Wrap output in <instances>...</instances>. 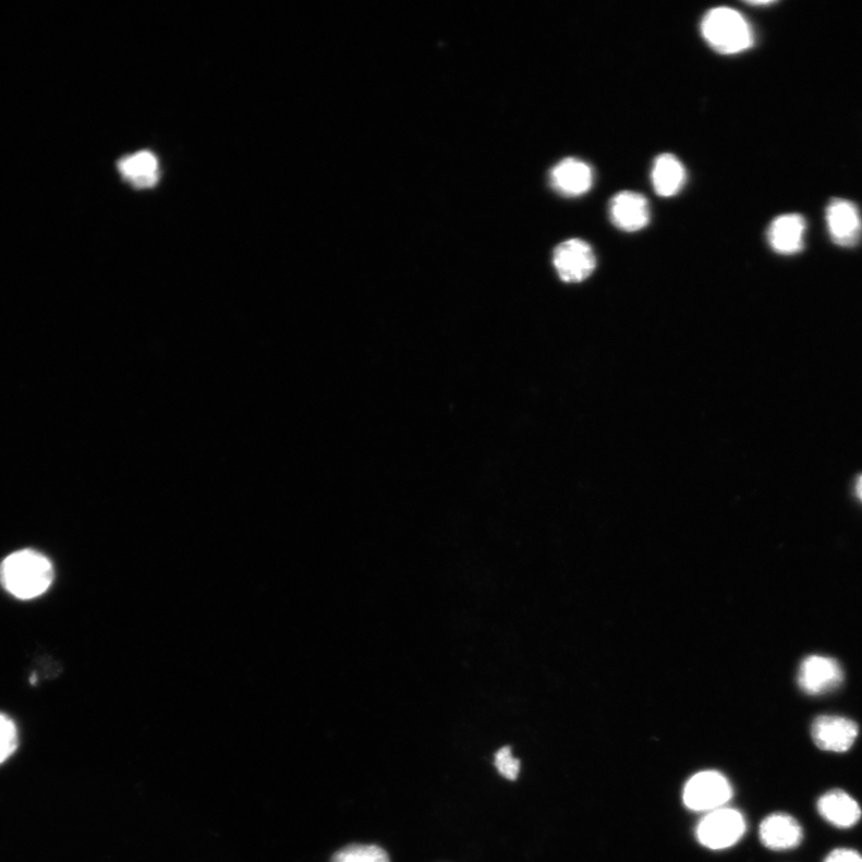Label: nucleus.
<instances>
[{
  "mask_svg": "<svg viewBox=\"0 0 862 862\" xmlns=\"http://www.w3.org/2000/svg\"><path fill=\"white\" fill-rule=\"evenodd\" d=\"M855 489L859 499L862 501V476L858 479Z\"/></svg>",
  "mask_w": 862,
  "mask_h": 862,
  "instance_id": "nucleus-20",
  "label": "nucleus"
},
{
  "mask_svg": "<svg viewBox=\"0 0 862 862\" xmlns=\"http://www.w3.org/2000/svg\"><path fill=\"white\" fill-rule=\"evenodd\" d=\"M821 816L837 828H851L861 818V809L857 801L840 789L825 793L818 800Z\"/></svg>",
  "mask_w": 862,
  "mask_h": 862,
  "instance_id": "nucleus-13",
  "label": "nucleus"
},
{
  "mask_svg": "<svg viewBox=\"0 0 862 862\" xmlns=\"http://www.w3.org/2000/svg\"><path fill=\"white\" fill-rule=\"evenodd\" d=\"M610 217L612 223L623 232H639L651 221L648 201L636 192L618 193L610 203Z\"/></svg>",
  "mask_w": 862,
  "mask_h": 862,
  "instance_id": "nucleus-9",
  "label": "nucleus"
},
{
  "mask_svg": "<svg viewBox=\"0 0 862 862\" xmlns=\"http://www.w3.org/2000/svg\"><path fill=\"white\" fill-rule=\"evenodd\" d=\"M592 168L584 161L569 157L556 165L550 173L554 190L566 197H579L593 186Z\"/></svg>",
  "mask_w": 862,
  "mask_h": 862,
  "instance_id": "nucleus-10",
  "label": "nucleus"
},
{
  "mask_svg": "<svg viewBox=\"0 0 862 862\" xmlns=\"http://www.w3.org/2000/svg\"><path fill=\"white\" fill-rule=\"evenodd\" d=\"M687 181L685 168L672 154H663L654 161L652 182L655 193L664 198L676 196Z\"/></svg>",
  "mask_w": 862,
  "mask_h": 862,
  "instance_id": "nucleus-15",
  "label": "nucleus"
},
{
  "mask_svg": "<svg viewBox=\"0 0 862 862\" xmlns=\"http://www.w3.org/2000/svg\"><path fill=\"white\" fill-rule=\"evenodd\" d=\"M859 736L858 725L842 716H819L812 725V738L816 745L830 752H842L851 749Z\"/></svg>",
  "mask_w": 862,
  "mask_h": 862,
  "instance_id": "nucleus-7",
  "label": "nucleus"
},
{
  "mask_svg": "<svg viewBox=\"0 0 862 862\" xmlns=\"http://www.w3.org/2000/svg\"><path fill=\"white\" fill-rule=\"evenodd\" d=\"M806 222L803 216L788 214L776 217L768 230L772 248L784 256H792L803 250Z\"/></svg>",
  "mask_w": 862,
  "mask_h": 862,
  "instance_id": "nucleus-12",
  "label": "nucleus"
},
{
  "mask_svg": "<svg viewBox=\"0 0 862 862\" xmlns=\"http://www.w3.org/2000/svg\"><path fill=\"white\" fill-rule=\"evenodd\" d=\"M761 841L772 851H789L803 841L804 833L800 824L785 813H775L764 819L760 828Z\"/></svg>",
  "mask_w": 862,
  "mask_h": 862,
  "instance_id": "nucleus-11",
  "label": "nucleus"
},
{
  "mask_svg": "<svg viewBox=\"0 0 862 862\" xmlns=\"http://www.w3.org/2000/svg\"><path fill=\"white\" fill-rule=\"evenodd\" d=\"M54 568L50 558L34 549L12 553L0 563V585L12 597L32 600L53 584Z\"/></svg>",
  "mask_w": 862,
  "mask_h": 862,
  "instance_id": "nucleus-1",
  "label": "nucleus"
},
{
  "mask_svg": "<svg viewBox=\"0 0 862 862\" xmlns=\"http://www.w3.org/2000/svg\"><path fill=\"white\" fill-rule=\"evenodd\" d=\"M746 831V822L742 813L733 809L721 808L708 812L697 825L699 842L713 849L730 848L742 839Z\"/></svg>",
  "mask_w": 862,
  "mask_h": 862,
  "instance_id": "nucleus-3",
  "label": "nucleus"
},
{
  "mask_svg": "<svg viewBox=\"0 0 862 862\" xmlns=\"http://www.w3.org/2000/svg\"><path fill=\"white\" fill-rule=\"evenodd\" d=\"M19 746V730L17 726L4 713H0V764H3L12 755Z\"/></svg>",
  "mask_w": 862,
  "mask_h": 862,
  "instance_id": "nucleus-17",
  "label": "nucleus"
},
{
  "mask_svg": "<svg viewBox=\"0 0 862 862\" xmlns=\"http://www.w3.org/2000/svg\"><path fill=\"white\" fill-rule=\"evenodd\" d=\"M843 671L834 659L812 655L800 665L798 683L808 695L818 696L839 688Z\"/></svg>",
  "mask_w": 862,
  "mask_h": 862,
  "instance_id": "nucleus-6",
  "label": "nucleus"
},
{
  "mask_svg": "<svg viewBox=\"0 0 862 862\" xmlns=\"http://www.w3.org/2000/svg\"><path fill=\"white\" fill-rule=\"evenodd\" d=\"M554 265L563 282L580 283L596 270L597 259L587 242L572 239L556 247Z\"/></svg>",
  "mask_w": 862,
  "mask_h": 862,
  "instance_id": "nucleus-5",
  "label": "nucleus"
},
{
  "mask_svg": "<svg viewBox=\"0 0 862 862\" xmlns=\"http://www.w3.org/2000/svg\"><path fill=\"white\" fill-rule=\"evenodd\" d=\"M733 797L726 777L715 770L701 772L691 777L683 791L685 806L695 812H712L724 808Z\"/></svg>",
  "mask_w": 862,
  "mask_h": 862,
  "instance_id": "nucleus-4",
  "label": "nucleus"
},
{
  "mask_svg": "<svg viewBox=\"0 0 862 862\" xmlns=\"http://www.w3.org/2000/svg\"><path fill=\"white\" fill-rule=\"evenodd\" d=\"M495 767L506 779L515 781L520 773V761L513 756L511 748L505 746L496 752Z\"/></svg>",
  "mask_w": 862,
  "mask_h": 862,
  "instance_id": "nucleus-18",
  "label": "nucleus"
},
{
  "mask_svg": "<svg viewBox=\"0 0 862 862\" xmlns=\"http://www.w3.org/2000/svg\"><path fill=\"white\" fill-rule=\"evenodd\" d=\"M332 862H391L383 848L372 845H351L337 852Z\"/></svg>",
  "mask_w": 862,
  "mask_h": 862,
  "instance_id": "nucleus-16",
  "label": "nucleus"
},
{
  "mask_svg": "<svg viewBox=\"0 0 862 862\" xmlns=\"http://www.w3.org/2000/svg\"><path fill=\"white\" fill-rule=\"evenodd\" d=\"M825 862H862V857L852 849L841 848L831 852Z\"/></svg>",
  "mask_w": 862,
  "mask_h": 862,
  "instance_id": "nucleus-19",
  "label": "nucleus"
},
{
  "mask_svg": "<svg viewBox=\"0 0 862 862\" xmlns=\"http://www.w3.org/2000/svg\"><path fill=\"white\" fill-rule=\"evenodd\" d=\"M701 28L704 40L720 54H737L754 45L755 36L749 22L731 8L709 10L703 17Z\"/></svg>",
  "mask_w": 862,
  "mask_h": 862,
  "instance_id": "nucleus-2",
  "label": "nucleus"
},
{
  "mask_svg": "<svg viewBox=\"0 0 862 862\" xmlns=\"http://www.w3.org/2000/svg\"><path fill=\"white\" fill-rule=\"evenodd\" d=\"M121 175L135 189H150L160 180L159 161L150 151L123 157L118 162Z\"/></svg>",
  "mask_w": 862,
  "mask_h": 862,
  "instance_id": "nucleus-14",
  "label": "nucleus"
},
{
  "mask_svg": "<svg viewBox=\"0 0 862 862\" xmlns=\"http://www.w3.org/2000/svg\"><path fill=\"white\" fill-rule=\"evenodd\" d=\"M827 223L836 245L853 247L862 234V221L857 206L848 201L835 199L827 209Z\"/></svg>",
  "mask_w": 862,
  "mask_h": 862,
  "instance_id": "nucleus-8",
  "label": "nucleus"
}]
</instances>
